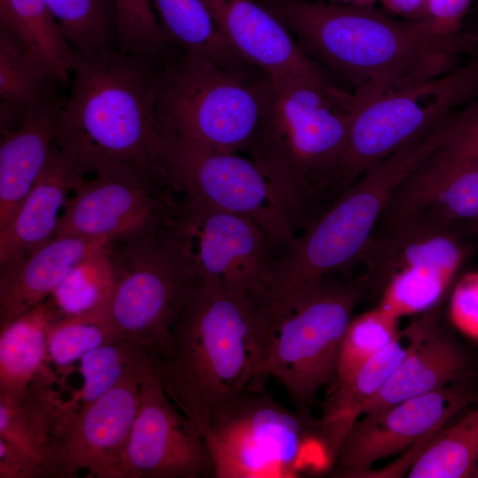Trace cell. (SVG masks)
Returning <instances> with one entry per match:
<instances>
[{
    "mask_svg": "<svg viewBox=\"0 0 478 478\" xmlns=\"http://www.w3.org/2000/svg\"><path fill=\"white\" fill-rule=\"evenodd\" d=\"M269 77L169 50L160 61L155 108L160 131L208 150L246 154L259 127Z\"/></svg>",
    "mask_w": 478,
    "mask_h": 478,
    "instance_id": "obj_6",
    "label": "cell"
},
{
    "mask_svg": "<svg viewBox=\"0 0 478 478\" xmlns=\"http://www.w3.org/2000/svg\"><path fill=\"white\" fill-rule=\"evenodd\" d=\"M200 432L217 478H296L334 467L319 418L310 409L281 405L266 389Z\"/></svg>",
    "mask_w": 478,
    "mask_h": 478,
    "instance_id": "obj_8",
    "label": "cell"
},
{
    "mask_svg": "<svg viewBox=\"0 0 478 478\" xmlns=\"http://www.w3.org/2000/svg\"><path fill=\"white\" fill-rule=\"evenodd\" d=\"M440 306L420 314L406 328L411 338L410 351L367 404L363 415L450 385L467 382L472 361L466 350L442 327Z\"/></svg>",
    "mask_w": 478,
    "mask_h": 478,
    "instance_id": "obj_20",
    "label": "cell"
},
{
    "mask_svg": "<svg viewBox=\"0 0 478 478\" xmlns=\"http://www.w3.org/2000/svg\"><path fill=\"white\" fill-rule=\"evenodd\" d=\"M65 100L32 114L18 128L1 134L0 229L42 172L57 137Z\"/></svg>",
    "mask_w": 478,
    "mask_h": 478,
    "instance_id": "obj_23",
    "label": "cell"
},
{
    "mask_svg": "<svg viewBox=\"0 0 478 478\" xmlns=\"http://www.w3.org/2000/svg\"><path fill=\"white\" fill-rule=\"evenodd\" d=\"M450 134L451 129L401 183L374 232L413 226L474 235L478 227V161L453 143Z\"/></svg>",
    "mask_w": 478,
    "mask_h": 478,
    "instance_id": "obj_16",
    "label": "cell"
},
{
    "mask_svg": "<svg viewBox=\"0 0 478 478\" xmlns=\"http://www.w3.org/2000/svg\"><path fill=\"white\" fill-rule=\"evenodd\" d=\"M235 53L271 79L297 77L334 84L288 27L258 0H203Z\"/></svg>",
    "mask_w": 478,
    "mask_h": 478,
    "instance_id": "obj_19",
    "label": "cell"
},
{
    "mask_svg": "<svg viewBox=\"0 0 478 478\" xmlns=\"http://www.w3.org/2000/svg\"><path fill=\"white\" fill-rule=\"evenodd\" d=\"M399 337L347 379L332 385L319 418L322 437L334 460L352 426L363 416L367 404L379 393L388 378L411 348ZM335 464V463H334Z\"/></svg>",
    "mask_w": 478,
    "mask_h": 478,
    "instance_id": "obj_25",
    "label": "cell"
},
{
    "mask_svg": "<svg viewBox=\"0 0 478 478\" xmlns=\"http://www.w3.org/2000/svg\"><path fill=\"white\" fill-rule=\"evenodd\" d=\"M474 0H428L424 23L436 35L460 36L466 16Z\"/></svg>",
    "mask_w": 478,
    "mask_h": 478,
    "instance_id": "obj_38",
    "label": "cell"
},
{
    "mask_svg": "<svg viewBox=\"0 0 478 478\" xmlns=\"http://www.w3.org/2000/svg\"><path fill=\"white\" fill-rule=\"evenodd\" d=\"M0 32L19 42L60 87L70 83L76 53L44 0H0Z\"/></svg>",
    "mask_w": 478,
    "mask_h": 478,
    "instance_id": "obj_28",
    "label": "cell"
},
{
    "mask_svg": "<svg viewBox=\"0 0 478 478\" xmlns=\"http://www.w3.org/2000/svg\"><path fill=\"white\" fill-rule=\"evenodd\" d=\"M274 326L271 309L199 279L166 339L150 354V366L173 404L201 431L249 394L265 389Z\"/></svg>",
    "mask_w": 478,
    "mask_h": 478,
    "instance_id": "obj_1",
    "label": "cell"
},
{
    "mask_svg": "<svg viewBox=\"0 0 478 478\" xmlns=\"http://www.w3.org/2000/svg\"><path fill=\"white\" fill-rule=\"evenodd\" d=\"M86 175L76 154L54 143L35 185L0 229V267L23 258L54 237L68 193Z\"/></svg>",
    "mask_w": 478,
    "mask_h": 478,
    "instance_id": "obj_21",
    "label": "cell"
},
{
    "mask_svg": "<svg viewBox=\"0 0 478 478\" xmlns=\"http://www.w3.org/2000/svg\"><path fill=\"white\" fill-rule=\"evenodd\" d=\"M55 382V374L42 375L20 397L0 395V438L38 463L46 477H56L50 440L65 405Z\"/></svg>",
    "mask_w": 478,
    "mask_h": 478,
    "instance_id": "obj_24",
    "label": "cell"
},
{
    "mask_svg": "<svg viewBox=\"0 0 478 478\" xmlns=\"http://www.w3.org/2000/svg\"><path fill=\"white\" fill-rule=\"evenodd\" d=\"M471 477H474V478H478V465L476 466V467L474 468Z\"/></svg>",
    "mask_w": 478,
    "mask_h": 478,
    "instance_id": "obj_44",
    "label": "cell"
},
{
    "mask_svg": "<svg viewBox=\"0 0 478 478\" xmlns=\"http://www.w3.org/2000/svg\"><path fill=\"white\" fill-rule=\"evenodd\" d=\"M478 99V57L438 76L358 103L339 176L342 194L371 166Z\"/></svg>",
    "mask_w": 478,
    "mask_h": 478,
    "instance_id": "obj_9",
    "label": "cell"
},
{
    "mask_svg": "<svg viewBox=\"0 0 478 478\" xmlns=\"http://www.w3.org/2000/svg\"><path fill=\"white\" fill-rule=\"evenodd\" d=\"M366 290L362 276L344 282L326 278L279 319L265 374L283 385L297 408L309 409L320 389L335 382L343 335Z\"/></svg>",
    "mask_w": 478,
    "mask_h": 478,
    "instance_id": "obj_10",
    "label": "cell"
},
{
    "mask_svg": "<svg viewBox=\"0 0 478 478\" xmlns=\"http://www.w3.org/2000/svg\"><path fill=\"white\" fill-rule=\"evenodd\" d=\"M73 189L54 236L110 243L143 236L179 210L174 193L158 176L128 164H100Z\"/></svg>",
    "mask_w": 478,
    "mask_h": 478,
    "instance_id": "obj_13",
    "label": "cell"
},
{
    "mask_svg": "<svg viewBox=\"0 0 478 478\" xmlns=\"http://www.w3.org/2000/svg\"><path fill=\"white\" fill-rule=\"evenodd\" d=\"M108 246L79 265L51 297L64 313H80L97 308L112 284Z\"/></svg>",
    "mask_w": 478,
    "mask_h": 478,
    "instance_id": "obj_35",
    "label": "cell"
},
{
    "mask_svg": "<svg viewBox=\"0 0 478 478\" xmlns=\"http://www.w3.org/2000/svg\"><path fill=\"white\" fill-rule=\"evenodd\" d=\"M48 357L61 370H67L89 351L117 341L104 320L95 311L64 313L48 328Z\"/></svg>",
    "mask_w": 478,
    "mask_h": 478,
    "instance_id": "obj_34",
    "label": "cell"
},
{
    "mask_svg": "<svg viewBox=\"0 0 478 478\" xmlns=\"http://www.w3.org/2000/svg\"><path fill=\"white\" fill-rule=\"evenodd\" d=\"M444 121L375 163L297 234L281 251L274 304L283 313L328 275L359 262L393 195L446 138Z\"/></svg>",
    "mask_w": 478,
    "mask_h": 478,
    "instance_id": "obj_5",
    "label": "cell"
},
{
    "mask_svg": "<svg viewBox=\"0 0 478 478\" xmlns=\"http://www.w3.org/2000/svg\"><path fill=\"white\" fill-rule=\"evenodd\" d=\"M60 86L19 42L0 32V132L20 127L32 114L61 102Z\"/></svg>",
    "mask_w": 478,
    "mask_h": 478,
    "instance_id": "obj_27",
    "label": "cell"
},
{
    "mask_svg": "<svg viewBox=\"0 0 478 478\" xmlns=\"http://www.w3.org/2000/svg\"><path fill=\"white\" fill-rule=\"evenodd\" d=\"M451 139L478 161V99L457 113Z\"/></svg>",
    "mask_w": 478,
    "mask_h": 478,
    "instance_id": "obj_39",
    "label": "cell"
},
{
    "mask_svg": "<svg viewBox=\"0 0 478 478\" xmlns=\"http://www.w3.org/2000/svg\"><path fill=\"white\" fill-rule=\"evenodd\" d=\"M150 353L147 347L130 340L113 341L89 351L79 359L83 385L70 404L75 407L79 401L81 407L96 399L114 387L134 364Z\"/></svg>",
    "mask_w": 478,
    "mask_h": 478,
    "instance_id": "obj_33",
    "label": "cell"
},
{
    "mask_svg": "<svg viewBox=\"0 0 478 478\" xmlns=\"http://www.w3.org/2000/svg\"><path fill=\"white\" fill-rule=\"evenodd\" d=\"M340 2L339 4H351V5H358V6H373L374 2L378 0H336Z\"/></svg>",
    "mask_w": 478,
    "mask_h": 478,
    "instance_id": "obj_43",
    "label": "cell"
},
{
    "mask_svg": "<svg viewBox=\"0 0 478 478\" xmlns=\"http://www.w3.org/2000/svg\"><path fill=\"white\" fill-rule=\"evenodd\" d=\"M258 1L288 27L305 55L351 88L357 103L447 73L468 55L463 34L440 37L423 21L397 20L373 6Z\"/></svg>",
    "mask_w": 478,
    "mask_h": 478,
    "instance_id": "obj_2",
    "label": "cell"
},
{
    "mask_svg": "<svg viewBox=\"0 0 478 478\" xmlns=\"http://www.w3.org/2000/svg\"><path fill=\"white\" fill-rule=\"evenodd\" d=\"M121 473L122 478L214 477L202 434L168 397L150 360Z\"/></svg>",
    "mask_w": 478,
    "mask_h": 478,
    "instance_id": "obj_18",
    "label": "cell"
},
{
    "mask_svg": "<svg viewBox=\"0 0 478 478\" xmlns=\"http://www.w3.org/2000/svg\"><path fill=\"white\" fill-rule=\"evenodd\" d=\"M161 134L157 171L181 204L246 217L283 251L295 233L274 186L257 162Z\"/></svg>",
    "mask_w": 478,
    "mask_h": 478,
    "instance_id": "obj_11",
    "label": "cell"
},
{
    "mask_svg": "<svg viewBox=\"0 0 478 478\" xmlns=\"http://www.w3.org/2000/svg\"><path fill=\"white\" fill-rule=\"evenodd\" d=\"M462 33L470 48V57H478V19L469 27H463Z\"/></svg>",
    "mask_w": 478,
    "mask_h": 478,
    "instance_id": "obj_42",
    "label": "cell"
},
{
    "mask_svg": "<svg viewBox=\"0 0 478 478\" xmlns=\"http://www.w3.org/2000/svg\"><path fill=\"white\" fill-rule=\"evenodd\" d=\"M449 318L465 334L478 338V274L457 280L450 292Z\"/></svg>",
    "mask_w": 478,
    "mask_h": 478,
    "instance_id": "obj_37",
    "label": "cell"
},
{
    "mask_svg": "<svg viewBox=\"0 0 478 478\" xmlns=\"http://www.w3.org/2000/svg\"><path fill=\"white\" fill-rule=\"evenodd\" d=\"M64 314L50 296L0 328V395L20 397L42 375L54 374L48 357V328Z\"/></svg>",
    "mask_w": 478,
    "mask_h": 478,
    "instance_id": "obj_26",
    "label": "cell"
},
{
    "mask_svg": "<svg viewBox=\"0 0 478 478\" xmlns=\"http://www.w3.org/2000/svg\"><path fill=\"white\" fill-rule=\"evenodd\" d=\"M150 356L134 364L107 392L79 408L66 402L50 440L57 477L80 470L98 478H122V461L142 396Z\"/></svg>",
    "mask_w": 478,
    "mask_h": 478,
    "instance_id": "obj_15",
    "label": "cell"
},
{
    "mask_svg": "<svg viewBox=\"0 0 478 478\" xmlns=\"http://www.w3.org/2000/svg\"><path fill=\"white\" fill-rule=\"evenodd\" d=\"M478 465V405L445 427L418 454L410 478L471 477Z\"/></svg>",
    "mask_w": 478,
    "mask_h": 478,
    "instance_id": "obj_30",
    "label": "cell"
},
{
    "mask_svg": "<svg viewBox=\"0 0 478 478\" xmlns=\"http://www.w3.org/2000/svg\"><path fill=\"white\" fill-rule=\"evenodd\" d=\"M150 1L169 48L228 67L252 66L227 44L203 0Z\"/></svg>",
    "mask_w": 478,
    "mask_h": 478,
    "instance_id": "obj_29",
    "label": "cell"
},
{
    "mask_svg": "<svg viewBox=\"0 0 478 478\" xmlns=\"http://www.w3.org/2000/svg\"><path fill=\"white\" fill-rule=\"evenodd\" d=\"M77 54L119 49L114 0H44Z\"/></svg>",
    "mask_w": 478,
    "mask_h": 478,
    "instance_id": "obj_31",
    "label": "cell"
},
{
    "mask_svg": "<svg viewBox=\"0 0 478 478\" xmlns=\"http://www.w3.org/2000/svg\"><path fill=\"white\" fill-rule=\"evenodd\" d=\"M357 100L348 89L305 79L269 78L248 150L274 186L295 233L339 196V176Z\"/></svg>",
    "mask_w": 478,
    "mask_h": 478,
    "instance_id": "obj_3",
    "label": "cell"
},
{
    "mask_svg": "<svg viewBox=\"0 0 478 478\" xmlns=\"http://www.w3.org/2000/svg\"><path fill=\"white\" fill-rule=\"evenodd\" d=\"M394 14L408 20L424 21L428 0H378Z\"/></svg>",
    "mask_w": 478,
    "mask_h": 478,
    "instance_id": "obj_41",
    "label": "cell"
},
{
    "mask_svg": "<svg viewBox=\"0 0 478 478\" xmlns=\"http://www.w3.org/2000/svg\"><path fill=\"white\" fill-rule=\"evenodd\" d=\"M46 477L41 466L0 438V478Z\"/></svg>",
    "mask_w": 478,
    "mask_h": 478,
    "instance_id": "obj_40",
    "label": "cell"
},
{
    "mask_svg": "<svg viewBox=\"0 0 478 478\" xmlns=\"http://www.w3.org/2000/svg\"><path fill=\"white\" fill-rule=\"evenodd\" d=\"M161 58L120 49L77 54L55 143L71 149L87 174L120 162L160 178L155 84Z\"/></svg>",
    "mask_w": 478,
    "mask_h": 478,
    "instance_id": "obj_4",
    "label": "cell"
},
{
    "mask_svg": "<svg viewBox=\"0 0 478 478\" xmlns=\"http://www.w3.org/2000/svg\"><path fill=\"white\" fill-rule=\"evenodd\" d=\"M178 220L199 279L274 310L280 251L251 220L180 204Z\"/></svg>",
    "mask_w": 478,
    "mask_h": 478,
    "instance_id": "obj_14",
    "label": "cell"
},
{
    "mask_svg": "<svg viewBox=\"0 0 478 478\" xmlns=\"http://www.w3.org/2000/svg\"><path fill=\"white\" fill-rule=\"evenodd\" d=\"M468 235L447 230L398 226L374 232L360 261L377 305L402 316L441 305L472 254Z\"/></svg>",
    "mask_w": 478,
    "mask_h": 478,
    "instance_id": "obj_12",
    "label": "cell"
},
{
    "mask_svg": "<svg viewBox=\"0 0 478 478\" xmlns=\"http://www.w3.org/2000/svg\"><path fill=\"white\" fill-rule=\"evenodd\" d=\"M474 235H478V227L475 228L474 232Z\"/></svg>",
    "mask_w": 478,
    "mask_h": 478,
    "instance_id": "obj_45",
    "label": "cell"
},
{
    "mask_svg": "<svg viewBox=\"0 0 478 478\" xmlns=\"http://www.w3.org/2000/svg\"><path fill=\"white\" fill-rule=\"evenodd\" d=\"M119 49L133 54L161 57L167 43L150 0H114Z\"/></svg>",
    "mask_w": 478,
    "mask_h": 478,
    "instance_id": "obj_36",
    "label": "cell"
},
{
    "mask_svg": "<svg viewBox=\"0 0 478 478\" xmlns=\"http://www.w3.org/2000/svg\"><path fill=\"white\" fill-rule=\"evenodd\" d=\"M109 244L54 236L23 258L0 267V328L45 301L73 270Z\"/></svg>",
    "mask_w": 478,
    "mask_h": 478,
    "instance_id": "obj_22",
    "label": "cell"
},
{
    "mask_svg": "<svg viewBox=\"0 0 478 478\" xmlns=\"http://www.w3.org/2000/svg\"><path fill=\"white\" fill-rule=\"evenodd\" d=\"M108 256L112 288L93 311L116 340L137 342L151 353L166 339L199 280L177 212L143 236L110 243Z\"/></svg>",
    "mask_w": 478,
    "mask_h": 478,
    "instance_id": "obj_7",
    "label": "cell"
},
{
    "mask_svg": "<svg viewBox=\"0 0 478 478\" xmlns=\"http://www.w3.org/2000/svg\"><path fill=\"white\" fill-rule=\"evenodd\" d=\"M398 321V317L379 305L353 315L342 340L333 384L350 377L397 340L401 334Z\"/></svg>",
    "mask_w": 478,
    "mask_h": 478,
    "instance_id": "obj_32",
    "label": "cell"
},
{
    "mask_svg": "<svg viewBox=\"0 0 478 478\" xmlns=\"http://www.w3.org/2000/svg\"><path fill=\"white\" fill-rule=\"evenodd\" d=\"M478 393L457 383L363 415L350 429L335 459L334 476L363 477L372 465L413 446L422 450Z\"/></svg>",
    "mask_w": 478,
    "mask_h": 478,
    "instance_id": "obj_17",
    "label": "cell"
}]
</instances>
